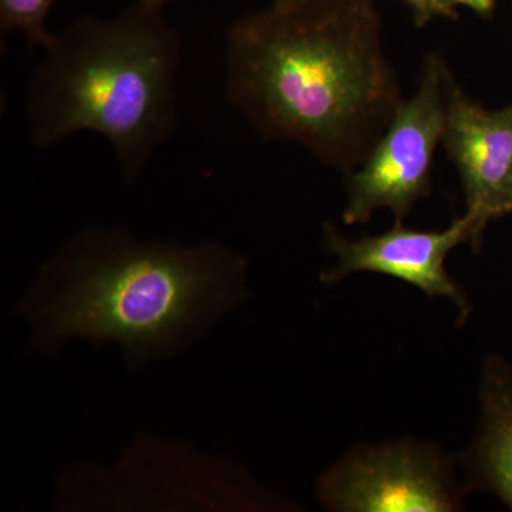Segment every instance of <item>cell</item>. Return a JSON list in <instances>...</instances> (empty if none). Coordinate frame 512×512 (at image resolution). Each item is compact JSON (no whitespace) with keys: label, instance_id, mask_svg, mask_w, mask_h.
<instances>
[{"label":"cell","instance_id":"1","mask_svg":"<svg viewBox=\"0 0 512 512\" xmlns=\"http://www.w3.org/2000/svg\"><path fill=\"white\" fill-rule=\"evenodd\" d=\"M373 0H274L225 47V93L261 136L355 173L403 103Z\"/></svg>","mask_w":512,"mask_h":512},{"label":"cell","instance_id":"2","mask_svg":"<svg viewBox=\"0 0 512 512\" xmlns=\"http://www.w3.org/2000/svg\"><path fill=\"white\" fill-rule=\"evenodd\" d=\"M247 262L220 244L93 228L67 242L26 302L40 348L120 343L131 365L183 348L244 299Z\"/></svg>","mask_w":512,"mask_h":512},{"label":"cell","instance_id":"3","mask_svg":"<svg viewBox=\"0 0 512 512\" xmlns=\"http://www.w3.org/2000/svg\"><path fill=\"white\" fill-rule=\"evenodd\" d=\"M43 50L26 93L33 146L90 131L136 180L177 126L181 39L163 6L136 0L111 18L84 16Z\"/></svg>","mask_w":512,"mask_h":512},{"label":"cell","instance_id":"4","mask_svg":"<svg viewBox=\"0 0 512 512\" xmlns=\"http://www.w3.org/2000/svg\"><path fill=\"white\" fill-rule=\"evenodd\" d=\"M457 458L427 440L357 444L319 477L316 495L333 512H456L468 497Z\"/></svg>","mask_w":512,"mask_h":512},{"label":"cell","instance_id":"5","mask_svg":"<svg viewBox=\"0 0 512 512\" xmlns=\"http://www.w3.org/2000/svg\"><path fill=\"white\" fill-rule=\"evenodd\" d=\"M448 74L437 53L424 60L416 94L403 100L365 163L348 175L346 225L365 224L377 210H390L403 222L430 194L434 153L446 131Z\"/></svg>","mask_w":512,"mask_h":512},{"label":"cell","instance_id":"6","mask_svg":"<svg viewBox=\"0 0 512 512\" xmlns=\"http://www.w3.org/2000/svg\"><path fill=\"white\" fill-rule=\"evenodd\" d=\"M329 251L338 264L320 275L325 284H336L356 272H375L420 289L429 298H447L458 311V326L466 323L473 311L470 299L448 275V254L461 244H470L471 224L466 215L443 231H419L396 222L393 228L373 237L348 239L325 225Z\"/></svg>","mask_w":512,"mask_h":512},{"label":"cell","instance_id":"7","mask_svg":"<svg viewBox=\"0 0 512 512\" xmlns=\"http://www.w3.org/2000/svg\"><path fill=\"white\" fill-rule=\"evenodd\" d=\"M443 144L463 183L470 245L477 251L488 224L501 218L512 175V106L484 109L468 99L450 72Z\"/></svg>","mask_w":512,"mask_h":512},{"label":"cell","instance_id":"8","mask_svg":"<svg viewBox=\"0 0 512 512\" xmlns=\"http://www.w3.org/2000/svg\"><path fill=\"white\" fill-rule=\"evenodd\" d=\"M478 402L473 443L457 463L468 494L494 495L512 510V363L498 353L484 357Z\"/></svg>","mask_w":512,"mask_h":512},{"label":"cell","instance_id":"9","mask_svg":"<svg viewBox=\"0 0 512 512\" xmlns=\"http://www.w3.org/2000/svg\"><path fill=\"white\" fill-rule=\"evenodd\" d=\"M57 0H0V30L20 33L32 45L45 49L52 40L46 20Z\"/></svg>","mask_w":512,"mask_h":512},{"label":"cell","instance_id":"10","mask_svg":"<svg viewBox=\"0 0 512 512\" xmlns=\"http://www.w3.org/2000/svg\"><path fill=\"white\" fill-rule=\"evenodd\" d=\"M413 13L414 23L424 26L439 18L454 19L457 6L454 0H404Z\"/></svg>","mask_w":512,"mask_h":512},{"label":"cell","instance_id":"11","mask_svg":"<svg viewBox=\"0 0 512 512\" xmlns=\"http://www.w3.org/2000/svg\"><path fill=\"white\" fill-rule=\"evenodd\" d=\"M456 6H466L481 16H488L493 12L495 0H454Z\"/></svg>","mask_w":512,"mask_h":512},{"label":"cell","instance_id":"12","mask_svg":"<svg viewBox=\"0 0 512 512\" xmlns=\"http://www.w3.org/2000/svg\"><path fill=\"white\" fill-rule=\"evenodd\" d=\"M512 214V175L505 191L503 207H501V217Z\"/></svg>","mask_w":512,"mask_h":512},{"label":"cell","instance_id":"13","mask_svg":"<svg viewBox=\"0 0 512 512\" xmlns=\"http://www.w3.org/2000/svg\"><path fill=\"white\" fill-rule=\"evenodd\" d=\"M144 2L153 3V5L163 6V8H165L168 3L175 2V0H144Z\"/></svg>","mask_w":512,"mask_h":512}]
</instances>
